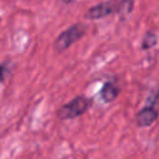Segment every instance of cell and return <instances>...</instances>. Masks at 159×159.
<instances>
[{
    "instance_id": "cell-2",
    "label": "cell",
    "mask_w": 159,
    "mask_h": 159,
    "mask_svg": "<svg viewBox=\"0 0 159 159\" xmlns=\"http://www.w3.org/2000/svg\"><path fill=\"white\" fill-rule=\"evenodd\" d=\"M88 26L83 22H76L68 26L65 31H62L57 39L53 42V48L56 50L57 53H61L70 48L75 42L80 41L87 32Z\"/></svg>"
},
{
    "instance_id": "cell-7",
    "label": "cell",
    "mask_w": 159,
    "mask_h": 159,
    "mask_svg": "<svg viewBox=\"0 0 159 159\" xmlns=\"http://www.w3.org/2000/svg\"><path fill=\"white\" fill-rule=\"evenodd\" d=\"M147 104L153 106V107H155V108L159 109V86L150 93V96L147 99Z\"/></svg>"
},
{
    "instance_id": "cell-5",
    "label": "cell",
    "mask_w": 159,
    "mask_h": 159,
    "mask_svg": "<svg viewBox=\"0 0 159 159\" xmlns=\"http://www.w3.org/2000/svg\"><path fill=\"white\" fill-rule=\"evenodd\" d=\"M119 93H120V88H119V86H118L116 82H113V81L106 82V83L102 86L101 91H99L101 99H102L104 103H111V102H113V101L119 96Z\"/></svg>"
},
{
    "instance_id": "cell-6",
    "label": "cell",
    "mask_w": 159,
    "mask_h": 159,
    "mask_svg": "<svg viewBox=\"0 0 159 159\" xmlns=\"http://www.w3.org/2000/svg\"><path fill=\"white\" fill-rule=\"evenodd\" d=\"M158 43V37L153 31H147L142 41V50H150Z\"/></svg>"
},
{
    "instance_id": "cell-4",
    "label": "cell",
    "mask_w": 159,
    "mask_h": 159,
    "mask_svg": "<svg viewBox=\"0 0 159 159\" xmlns=\"http://www.w3.org/2000/svg\"><path fill=\"white\" fill-rule=\"evenodd\" d=\"M158 116H159V109L153 107V106L147 104L137 112V114L134 117V120H135V124L140 128L149 127L158 119Z\"/></svg>"
},
{
    "instance_id": "cell-3",
    "label": "cell",
    "mask_w": 159,
    "mask_h": 159,
    "mask_svg": "<svg viewBox=\"0 0 159 159\" xmlns=\"http://www.w3.org/2000/svg\"><path fill=\"white\" fill-rule=\"evenodd\" d=\"M92 106V98L80 94L72 98L70 102L62 104L57 111V117L62 120L73 119L84 114Z\"/></svg>"
},
{
    "instance_id": "cell-8",
    "label": "cell",
    "mask_w": 159,
    "mask_h": 159,
    "mask_svg": "<svg viewBox=\"0 0 159 159\" xmlns=\"http://www.w3.org/2000/svg\"><path fill=\"white\" fill-rule=\"evenodd\" d=\"M9 75V68L5 63H0V83L5 82L6 76Z\"/></svg>"
},
{
    "instance_id": "cell-10",
    "label": "cell",
    "mask_w": 159,
    "mask_h": 159,
    "mask_svg": "<svg viewBox=\"0 0 159 159\" xmlns=\"http://www.w3.org/2000/svg\"><path fill=\"white\" fill-rule=\"evenodd\" d=\"M0 21H1V19H0Z\"/></svg>"
},
{
    "instance_id": "cell-9",
    "label": "cell",
    "mask_w": 159,
    "mask_h": 159,
    "mask_svg": "<svg viewBox=\"0 0 159 159\" xmlns=\"http://www.w3.org/2000/svg\"><path fill=\"white\" fill-rule=\"evenodd\" d=\"M61 1H62L63 4H67V5H68V4H72V2H75L76 0H61Z\"/></svg>"
},
{
    "instance_id": "cell-1",
    "label": "cell",
    "mask_w": 159,
    "mask_h": 159,
    "mask_svg": "<svg viewBox=\"0 0 159 159\" xmlns=\"http://www.w3.org/2000/svg\"><path fill=\"white\" fill-rule=\"evenodd\" d=\"M134 0H107L97 5L91 6L84 12V19L87 20H99L113 14L128 15L133 11Z\"/></svg>"
}]
</instances>
